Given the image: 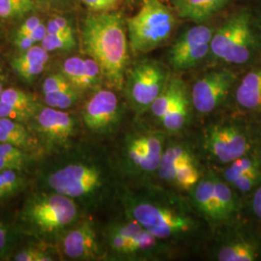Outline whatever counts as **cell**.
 Masks as SVG:
<instances>
[{"label":"cell","instance_id":"obj_1","mask_svg":"<svg viewBox=\"0 0 261 261\" xmlns=\"http://www.w3.org/2000/svg\"><path fill=\"white\" fill-rule=\"evenodd\" d=\"M82 41L84 53L99 64L103 77L121 89L129 61L127 28L118 12L89 15L84 23Z\"/></svg>","mask_w":261,"mask_h":261},{"label":"cell","instance_id":"obj_2","mask_svg":"<svg viewBox=\"0 0 261 261\" xmlns=\"http://www.w3.org/2000/svg\"><path fill=\"white\" fill-rule=\"evenodd\" d=\"M128 217L162 240L184 239L194 235L198 224L187 206L176 199L154 193L129 195Z\"/></svg>","mask_w":261,"mask_h":261},{"label":"cell","instance_id":"obj_3","mask_svg":"<svg viewBox=\"0 0 261 261\" xmlns=\"http://www.w3.org/2000/svg\"><path fill=\"white\" fill-rule=\"evenodd\" d=\"M210 51L224 63L237 67L255 65L261 60V29L252 7L233 11L214 31Z\"/></svg>","mask_w":261,"mask_h":261},{"label":"cell","instance_id":"obj_4","mask_svg":"<svg viewBox=\"0 0 261 261\" xmlns=\"http://www.w3.org/2000/svg\"><path fill=\"white\" fill-rule=\"evenodd\" d=\"M175 16L161 0H141L138 13L126 21L132 50L143 55L164 45L175 29Z\"/></svg>","mask_w":261,"mask_h":261},{"label":"cell","instance_id":"obj_5","mask_svg":"<svg viewBox=\"0 0 261 261\" xmlns=\"http://www.w3.org/2000/svg\"><path fill=\"white\" fill-rule=\"evenodd\" d=\"M169 81L168 70L156 60L143 59L132 67L127 75L126 93L139 113L150 110Z\"/></svg>","mask_w":261,"mask_h":261},{"label":"cell","instance_id":"obj_6","mask_svg":"<svg viewBox=\"0 0 261 261\" xmlns=\"http://www.w3.org/2000/svg\"><path fill=\"white\" fill-rule=\"evenodd\" d=\"M205 145L217 161L230 164L253 149V139L241 124L226 122L217 124L209 130Z\"/></svg>","mask_w":261,"mask_h":261},{"label":"cell","instance_id":"obj_7","mask_svg":"<svg viewBox=\"0 0 261 261\" xmlns=\"http://www.w3.org/2000/svg\"><path fill=\"white\" fill-rule=\"evenodd\" d=\"M47 183L57 194L71 198L92 196L103 187V172L93 165L75 163L53 173Z\"/></svg>","mask_w":261,"mask_h":261},{"label":"cell","instance_id":"obj_8","mask_svg":"<svg viewBox=\"0 0 261 261\" xmlns=\"http://www.w3.org/2000/svg\"><path fill=\"white\" fill-rule=\"evenodd\" d=\"M213 28L195 25L183 31L168 50V62L176 71H186L198 65L210 51Z\"/></svg>","mask_w":261,"mask_h":261},{"label":"cell","instance_id":"obj_9","mask_svg":"<svg viewBox=\"0 0 261 261\" xmlns=\"http://www.w3.org/2000/svg\"><path fill=\"white\" fill-rule=\"evenodd\" d=\"M238 82V75L230 70L209 72L197 80L191 90L193 107L199 113L215 111L224 103Z\"/></svg>","mask_w":261,"mask_h":261},{"label":"cell","instance_id":"obj_10","mask_svg":"<svg viewBox=\"0 0 261 261\" xmlns=\"http://www.w3.org/2000/svg\"><path fill=\"white\" fill-rule=\"evenodd\" d=\"M77 214L73 198L56 193L35 200L28 210V217L44 232H53L72 224Z\"/></svg>","mask_w":261,"mask_h":261},{"label":"cell","instance_id":"obj_11","mask_svg":"<svg viewBox=\"0 0 261 261\" xmlns=\"http://www.w3.org/2000/svg\"><path fill=\"white\" fill-rule=\"evenodd\" d=\"M119 113V101L116 94L109 89H99L85 103L83 119L89 130L103 132L117 122Z\"/></svg>","mask_w":261,"mask_h":261},{"label":"cell","instance_id":"obj_12","mask_svg":"<svg viewBox=\"0 0 261 261\" xmlns=\"http://www.w3.org/2000/svg\"><path fill=\"white\" fill-rule=\"evenodd\" d=\"M61 73L76 90L92 89L103 77L100 66L90 56L67 58L62 64Z\"/></svg>","mask_w":261,"mask_h":261},{"label":"cell","instance_id":"obj_13","mask_svg":"<svg viewBox=\"0 0 261 261\" xmlns=\"http://www.w3.org/2000/svg\"><path fill=\"white\" fill-rule=\"evenodd\" d=\"M260 257V239L240 231L230 234L217 252V259L221 261H254Z\"/></svg>","mask_w":261,"mask_h":261},{"label":"cell","instance_id":"obj_14","mask_svg":"<svg viewBox=\"0 0 261 261\" xmlns=\"http://www.w3.org/2000/svg\"><path fill=\"white\" fill-rule=\"evenodd\" d=\"M63 251L72 259H93L98 256L100 248L93 224L84 222L66 234Z\"/></svg>","mask_w":261,"mask_h":261},{"label":"cell","instance_id":"obj_15","mask_svg":"<svg viewBox=\"0 0 261 261\" xmlns=\"http://www.w3.org/2000/svg\"><path fill=\"white\" fill-rule=\"evenodd\" d=\"M37 122L39 129L48 140L60 143L69 140L75 130V121L69 113L50 107L40 112Z\"/></svg>","mask_w":261,"mask_h":261},{"label":"cell","instance_id":"obj_16","mask_svg":"<svg viewBox=\"0 0 261 261\" xmlns=\"http://www.w3.org/2000/svg\"><path fill=\"white\" fill-rule=\"evenodd\" d=\"M237 105L247 112L261 111V63L252 66L236 84Z\"/></svg>","mask_w":261,"mask_h":261},{"label":"cell","instance_id":"obj_17","mask_svg":"<svg viewBox=\"0 0 261 261\" xmlns=\"http://www.w3.org/2000/svg\"><path fill=\"white\" fill-rule=\"evenodd\" d=\"M231 0H173V10L180 19L203 22L222 11Z\"/></svg>","mask_w":261,"mask_h":261},{"label":"cell","instance_id":"obj_18","mask_svg":"<svg viewBox=\"0 0 261 261\" xmlns=\"http://www.w3.org/2000/svg\"><path fill=\"white\" fill-rule=\"evenodd\" d=\"M48 57V51L39 44L13 58L11 66L22 80L31 82L44 71Z\"/></svg>","mask_w":261,"mask_h":261},{"label":"cell","instance_id":"obj_19","mask_svg":"<svg viewBox=\"0 0 261 261\" xmlns=\"http://www.w3.org/2000/svg\"><path fill=\"white\" fill-rule=\"evenodd\" d=\"M192 162H195V159L187 146L183 144L169 145L164 151L159 168V176L172 183L178 170Z\"/></svg>","mask_w":261,"mask_h":261},{"label":"cell","instance_id":"obj_20","mask_svg":"<svg viewBox=\"0 0 261 261\" xmlns=\"http://www.w3.org/2000/svg\"><path fill=\"white\" fill-rule=\"evenodd\" d=\"M192 202L196 210L212 222H221L216 203L212 176L200 179L192 189Z\"/></svg>","mask_w":261,"mask_h":261},{"label":"cell","instance_id":"obj_21","mask_svg":"<svg viewBox=\"0 0 261 261\" xmlns=\"http://www.w3.org/2000/svg\"><path fill=\"white\" fill-rule=\"evenodd\" d=\"M164 240L156 237L143 227V229L135 238L132 239L125 256L138 258L139 260L155 258L164 252Z\"/></svg>","mask_w":261,"mask_h":261},{"label":"cell","instance_id":"obj_22","mask_svg":"<svg viewBox=\"0 0 261 261\" xmlns=\"http://www.w3.org/2000/svg\"><path fill=\"white\" fill-rule=\"evenodd\" d=\"M213 178L215 199L218 206L221 222L229 220L237 213L239 209V198L236 191L225 181Z\"/></svg>","mask_w":261,"mask_h":261},{"label":"cell","instance_id":"obj_23","mask_svg":"<svg viewBox=\"0 0 261 261\" xmlns=\"http://www.w3.org/2000/svg\"><path fill=\"white\" fill-rule=\"evenodd\" d=\"M143 229V226L135 219L128 220L113 225L109 232V243L112 250L121 255L126 254L130 241Z\"/></svg>","mask_w":261,"mask_h":261},{"label":"cell","instance_id":"obj_24","mask_svg":"<svg viewBox=\"0 0 261 261\" xmlns=\"http://www.w3.org/2000/svg\"><path fill=\"white\" fill-rule=\"evenodd\" d=\"M191 103V96H189L186 87L179 94L170 110L161 120L164 128L169 133H177L182 130L190 117Z\"/></svg>","mask_w":261,"mask_h":261},{"label":"cell","instance_id":"obj_25","mask_svg":"<svg viewBox=\"0 0 261 261\" xmlns=\"http://www.w3.org/2000/svg\"><path fill=\"white\" fill-rule=\"evenodd\" d=\"M256 172H261V153L252 149L248 154L228 164L224 172V181L230 184L238 178Z\"/></svg>","mask_w":261,"mask_h":261},{"label":"cell","instance_id":"obj_26","mask_svg":"<svg viewBox=\"0 0 261 261\" xmlns=\"http://www.w3.org/2000/svg\"><path fill=\"white\" fill-rule=\"evenodd\" d=\"M184 88H186V84H184L181 79H169L165 89L150 107L149 111L152 112L153 116L161 121Z\"/></svg>","mask_w":261,"mask_h":261},{"label":"cell","instance_id":"obj_27","mask_svg":"<svg viewBox=\"0 0 261 261\" xmlns=\"http://www.w3.org/2000/svg\"><path fill=\"white\" fill-rule=\"evenodd\" d=\"M125 151L127 161L133 170L142 175H150L157 172L151 166L149 160L143 151L140 133L127 140Z\"/></svg>","mask_w":261,"mask_h":261},{"label":"cell","instance_id":"obj_28","mask_svg":"<svg viewBox=\"0 0 261 261\" xmlns=\"http://www.w3.org/2000/svg\"><path fill=\"white\" fill-rule=\"evenodd\" d=\"M77 91L79 90H76L72 84H69L61 89L44 94V100L47 107L57 110H66L76 102Z\"/></svg>","mask_w":261,"mask_h":261},{"label":"cell","instance_id":"obj_29","mask_svg":"<svg viewBox=\"0 0 261 261\" xmlns=\"http://www.w3.org/2000/svg\"><path fill=\"white\" fill-rule=\"evenodd\" d=\"M34 8V0H0V19L20 18Z\"/></svg>","mask_w":261,"mask_h":261},{"label":"cell","instance_id":"obj_30","mask_svg":"<svg viewBox=\"0 0 261 261\" xmlns=\"http://www.w3.org/2000/svg\"><path fill=\"white\" fill-rule=\"evenodd\" d=\"M0 102L21 109H27L32 112H35L37 109L32 96L17 88L4 89L0 95Z\"/></svg>","mask_w":261,"mask_h":261},{"label":"cell","instance_id":"obj_31","mask_svg":"<svg viewBox=\"0 0 261 261\" xmlns=\"http://www.w3.org/2000/svg\"><path fill=\"white\" fill-rule=\"evenodd\" d=\"M40 45L47 51L71 50L75 47V32L66 34H46Z\"/></svg>","mask_w":261,"mask_h":261},{"label":"cell","instance_id":"obj_32","mask_svg":"<svg viewBox=\"0 0 261 261\" xmlns=\"http://www.w3.org/2000/svg\"><path fill=\"white\" fill-rule=\"evenodd\" d=\"M200 180V172L195 162H192L178 170L172 184L184 190H192Z\"/></svg>","mask_w":261,"mask_h":261},{"label":"cell","instance_id":"obj_33","mask_svg":"<svg viewBox=\"0 0 261 261\" xmlns=\"http://www.w3.org/2000/svg\"><path fill=\"white\" fill-rule=\"evenodd\" d=\"M47 34V23L42 22L36 29L24 37L15 39V44L20 51H24L42 42Z\"/></svg>","mask_w":261,"mask_h":261},{"label":"cell","instance_id":"obj_34","mask_svg":"<svg viewBox=\"0 0 261 261\" xmlns=\"http://www.w3.org/2000/svg\"><path fill=\"white\" fill-rule=\"evenodd\" d=\"M34 112L27 109H21L0 102V118H8L15 121L24 122L28 120L34 114Z\"/></svg>","mask_w":261,"mask_h":261},{"label":"cell","instance_id":"obj_35","mask_svg":"<svg viewBox=\"0 0 261 261\" xmlns=\"http://www.w3.org/2000/svg\"><path fill=\"white\" fill-rule=\"evenodd\" d=\"M75 32L71 22L63 17H54L47 21V34H66Z\"/></svg>","mask_w":261,"mask_h":261},{"label":"cell","instance_id":"obj_36","mask_svg":"<svg viewBox=\"0 0 261 261\" xmlns=\"http://www.w3.org/2000/svg\"><path fill=\"white\" fill-rule=\"evenodd\" d=\"M0 128L8 130L11 134L30 142L29 134L21 122L15 121L8 118H0Z\"/></svg>","mask_w":261,"mask_h":261},{"label":"cell","instance_id":"obj_37","mask_svg":"<svg viewBox=\"0 0 261 261\" xmlns=\"http://www.w3.org/2000/svg\"><path fill=\"white\" fill-rule=\"evenodd\" d=\"M0 178L7 193V196L15 193L19 189L20 185V178L17 174L15 169H6L3 171H0Z\"/></svg>","mask_w":261,"mask_h":261},{"label":"cell","instance_id":"obj_38","mask_svg":"<svg viewBox=\"0 0 261 261\" xmlns=\"http://www.w3.org/2000/svg\"><path fill=\"white\" fill-rule=\"evenodd\" d=\"M84 5L93 13L111 12L115 9L122 0H81Z\"/></svg>","mask_w":261,"mask_h":261},{"label":"cell","instance_id":"obj_39","mask_svg":"<svg viewBox=\"0 0 261 261\" xmlns=\"http://www.w3.org/2000/svg\"><path fill=\"white\" fill-rule=\"evenodd\" d=\"M69 84H71L62 73L48 75L43 84V94L49 93L61 89Z\"/></svg>","mask_w":261,"mask_h":261},{"label":"cell","instance_id":"obj_40","mask_svg":"<svg viewBox=\"0 0 261 261\" xmlns=\"http://www.w3.org/2000/svg\"><path fill=\"white\" fill-rule=\"evenodd\" d=\"M0 157L23 163L25 156L20 147L9 143L0 142Z\"/></svg>","mask_w":261,"mask_h":261},{"label":"cell","instance_id":"obj_41","mask_svg":"<svg viewBox=\"0 0 261 261\" xmlns=\"http://www.w3.org/2000/svg\"><path fill=\"white\" fill-rule=\"evenodd\" d=\"M15 260L17 261H49L53 260V258L47 255V253L37 250V249H28L22 252H19Z\"/></svg>","mask_w":261,"mask_h":261},{"label":"cell","instance_id":"obj_42","mask_svg":"<svg viewBox=\"0 0 261 261\" xmlns=\"http://www.w3.org/2000/svg\"><path fill=\"white\" fill-rule=\"evenodd\" d=\"M43 21L39 17H29L28 19H25L20 25L19 28L17 29L16 31V36L15 39H19V38L24 37L28 34H30L34 29L36 28L42 23Z\"/></svg>","mask_w":261,"mask_h":261},{"label":"cell","instance_id":"obj_43","mask_svg":"<svg viewBox=\"0 0 261 261\" xmlns=\"http://www.w3.org/2000/svg\"><path fill=\"white\" fill-rule=\"evenodd\" d=\"M250 211L257 220L261 221V185L251 193Z\"/></svg>","mask_w":261,"mask_h":261},{"label":"cell","instance_id":"obj_44","mask_svg":"<svg viewBox=\"0 0 261 261\" xmlns=\"http://www.w3.org/2000/svg\"><path fill=\"white\" fill-rule=\"evenodd\" d=\"M0 142L13 144V145L20 147V148L27 147L29 144V142L27 140H22L19 137L11 134L8 130L2 129V128H0Z\"/></svg>","mask_w":261,"mask_h":261},{"label":"cell","instance_id":"obj_45","mask_svg":"<svg viewBox=\"0 0 261 261\" xmlns=\"http://www.w3.org/2000/svg\"><path fill=\"white\" fill-rule=\"evenodd\" d=\"M22 165H23V163H21V162L0 157V171L6 170V169L19 170L22 167Z\"/></svg>","mask_w":261,"mask_h":261},{"label":"cell","instance_id":"obj_46","mask_svg":"<svg viewBox=\"0 0 261 261\" xmlns=\"http://www.w3.org/2000/svg\"><path fill=\"white\" fill-rule=\"evenodd\" d=\"M8 230L7 227L0 223V252L6 247L8 242Z\"/></svg>","mask_w":261,"mask_h":261},{"label":"cell","instance_id":"obj_47","mask_svg":"<svg viewBox=\"0 0 261 261\" xmlns=\"http://www.w3.org/2000/svg\"><path fill=\"white\" fill-rule=\"evenodd\" d=\"M252 8L255 19H256V22H257L258 27L261 29V0L258 4H256L255 6H253Z\"/></svg>","mask_w":261,"mask_h":261},{"label":"cell","instance_id":"obj_48","mask_svg":"<svg viewBox=\"0 0 261 261\" xmlns=\"http://www.w3.org/2000/svg\"><path fill=\"white\" fill-rule=\"evenodd\" d=\"M6 196H7V193L5 191V188L3 186V183H2L1 178H0V197H4Z\"/></svg>","mask_w":261,"mask_h":261},{"label":"cell","instance_id":"obj_49","mask_svg":"<svg viewBox=\"0 0 261 261\" xmlns=\"http://www.w3.org/2000/svg\"><path fill=\"white\" fill-rule=\"evenodd\" d=\"M3 76H2V74H1V71H0V95L1 93L3 92Z\"/></svg>","mask_w":261,"mask_h":261},{"label":"cell","instance_id":"obj_50","mask_svg":"<svg viewBox=\"0 0 261 261\" xmlns=\"http://www.w3.org/2000/svg\"><path fill=\"white\" fill-rule=\"evenodd\" d=\"M258 143H259V145H260L261 147V127L260 130H259V133H258Z\"/></svg>","mask_w":261,"mask_h":261},{"label":"cell","instance_id":"obj_51","mask_svg":"<svg viewBox=\"0 0 261 261\" xmlns=\"http://www.w3.org/2000/svg\"><path fill=\"white\" fill-rule=\"evenodd\" d=\"M44 1H47V2H56V1H59V0H44Z\"/></svg>","mask_w":261,"mask_h":261},{"label":"cell","instance_id":"obj_52","mask_svg":"<svg viewBox=\"0 0 261 261\" xmlns=\"http://www.w3.org/2000/svg\"><path fill=\"white\" fill-rule=\"evenodd\" d=\"M130 1H135V0H130Z\"/></svg>","mask_w":261,"mask_h":261}]
</instances>
